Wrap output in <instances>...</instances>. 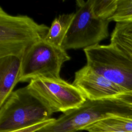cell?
I'll list each match as a JSON object with an SVG mask.
<instances>
[{"label": "cell", "mask_w": 132, "mask_h": 132, "mask_svg": "<svg viewBox=\"0 0 132 132\" xmlns=\"http://www.w3.org/2000/svg\"><path fill=\"white\" fill-rule=\"evenodd\" d=\"M21 59L12 55L0 57V106L19 82Z\"/></svg>", "instance_id": "9c48e42d"}, {"label": "cell", "mask_w": 132, "mask_h": 132, "mask_svg": "<svg viewBox=\"0 0 132 132\" xmlns=\"http://www.w3.org/2000/svg\"><path fill=\"white\" fill-rule=\"evenodd\" d=\"M96 132H125V131H101Z\"/></svg>", "instance_id": "e0dca14e"}, {"label": "cell", "mask_w": 132, "mask_h": 132, "mask_svg": "<svg viewBox=\"0 0 132 132\" xmlns=\"http://www.w3.org/2000/svg\"><path fill=\"white\" fill-rule=\"evenodd\" d=\"M71 59L61 47L45 40L31 46L21 59L19 82H29L38 78H60L62 64Z\"/></svg>", "instance_id": "5b68a950"}, {"label": "cell", "mask_w": 132, "mask_h": 132, "mask_svg": "<svg viewBox=\"0 0 132 132\" xmlns=\"http://www.w3.org/2000/svg\"><path fill=\"white\" fill-rule=\"evenodd\" d=\"M110 21L132 22V0H117V8Z\"/></svg>", "instance_id": "5bb4252c"}, {"label": "cell", "mask_w": 132, "mask_h": 132, "mask_svg": "<svg viewBox=\"0 0 132 132\" xmlns=\"http://www.w3.org/2000/svg\"><path fill=\"white\" fill-rule=\"evenodd\" d=\"M87 65L107 79L132 92V61L111 44L84 49Z\"/></svg>", "instance_id": "8992f818"}, {"label": "cell", "mask_w": 132, "mask_h": 132, "mask_svg": "<svg viewBox=\"0 0 132 132\" xmlns=\"http://www.w3.org/2000/svg\"><path fill=\"white\" fill-rule=\"evenodd\" d=\"M132 117V106L118 97L86 101L79 107L63 113L37 132H76L112 116Z\"/></svg>", "instance_id": "7a4b0ae2"}, {"label": "cell", "mask_w": 132, "mask_h": 132, "mask_svg": "<svg viewBox=\"0 0 132 132\" xmlns=\"http://www.w3.org/2000/svg\"><path fill=\"white\" fill-rule=\"evenodd\" d=\"M75 16V12L63 13L53 21L45 40L57 47H61L62 42Z\"/></svg>", "instance_id": "8fae6325"}, {"label": "cell", "mask_w": 132, "mask_h": 132, "mask_svg": "<svg viewBox=\"0 0 132 132\" xmlns=\"http://www.w3.org/2000/svg\"><path fill=\"white\" fill-rule=\"evenodd\" d=\"M28 86L48 105L54 113H64L77 108L87 100L78 88L61 78H38L31 80Z\"/></svg>", "instance_id": "52a82bcc"}, {"label": "cell", "mask_w": 132, "mask_h": 132, "mask_svg": "<svg viewBox=\"0 0 132 132\" xmlns=\"http://www.w3.org/2000/svg\"><path fill=\"white\" fill-rule=\"evenodd\" d=\"M117 2V0H92L93 13L98 18L109 20L116 11Z\"/></svg>", "instance_id": "4fadbf2b"}, {"label": "cell", "mask_w": 132, "mask_h": 132, "mask_svg": "<svg viewBox=\"0 0 132 132\" xmlns=\"http://www.w3.org/2000/svg\"><path fill=\"white\" fill-rule=\"evenodd\" d=\"M110 44L132 61V22L116 23Z\"/></svg>", "instance_id": "30bf717a"}, {"label": "cell", "mask_w": 132, "mask_h": 132, "mask_svg": "<svg viewBox=\"0 0 132 132\" xmlns=\"http://www.w3.org/2000/svg\"><path fill=\"white\" fill-rule=\"evenodd\" d=\"M125 103L132 106V92H126L118 96Z\"/></svg>", "instance_id": "2e32d148"}, {"label": "cell", "mask_w": 132, "mask_h": 132, "mask_svg": "<svg viewBox=\"0 0 132 132\" xmlns=\"http://www.w3.org/2000/svg\"><path fill=\"white\" fill-rule=\"evenodd\" d=\"M49 29L27 15H10L0 7V57L22 59L31 46L45 40Z\"/></svg>", "instance_id": "3957f363"}, {"label": "cell", "mask_w": 132, "mask_h": 132, "mask_svg": "<svg viewBox=\"0 0 132 132\" xmlns=\"http://www.w3.org/2000/svg\"><path fill=\"white\" fill-rule=\"evenodd\" d=\"M76 4L74 18L61 45L65 51L93 46L109 36L110 21L94 15L92 0H77Z\"/></svg>", "instance_id": "277c9868"}, {"label": "cell", "mask_w": 132, "mask_h": 132, "mask_svg": "<svg viewBox=\"0 0 132 132\" xmlns=\"http://www.w3.org/2000/svg\"><path fill=\"white\" fill-rule=\"evenodd\" d=\"M72 84L91 101L115 97L127 92L87 64L75 72Z\"/></svg>", "instance_id": "ba28073f"}, {"label": "cell", "mask_w": 132, "mask_h": 132, "mask_svg": "<svg viewBox=\"0 0 132 132\" xmlns=\"http://www.w3.org/2000/svg\"><path fill=\"white\" fill-rule=\"evenodd\" d=\"M89 132L115 131L132 132V117L116 116L105 118L87 126Z\"/></svg>", "instance_id": "7c38bea8"}, {"label": "cell", "mask_w": 132, "mask_h": 132, "mask_svg": "<svg viewBox=\"0 0 132 132\" xmlns=\"http://www.w3.org/2000/svg\"><path fill=\"white\" fill-rule=\"evenodd\" d=\"M53 111L28 86L13 91L0 106V132H9L51 119Z\"/></svg>", "instance_id": "6da1fadb"}, {"label": "cell", "mask_w": 132, "mask_h": 132, "mask_svg": "<svg viewBox=\"0 0 132 132\" xmlns=\"http://www.w3.org/2000/svg\"><path fill=\"white\" fill-rule=\"evenodd\" d=\"M56 119L55 118H51L48 120L44 121L43 122H40L39 123L34 124L29 126L22 127L19 129H17L12 131H10L9 132H37L45 126L48 125V124L53 122Z\"/></svg>", "instance_id": "9a60e30c"}]
</instances>
